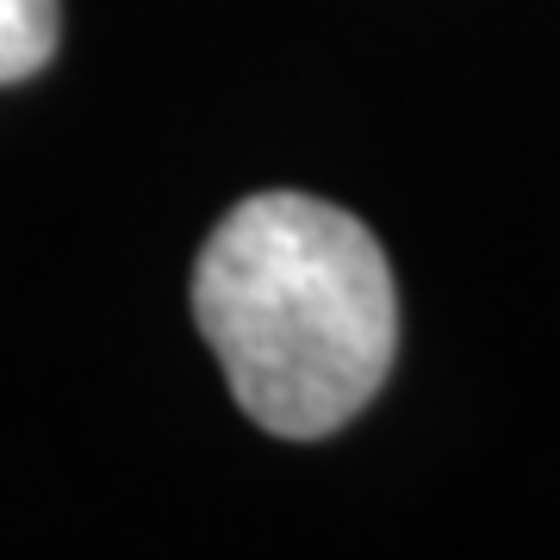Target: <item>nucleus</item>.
Instances as JSON below:
<instances>
[{"instance_id": "f257e3e1", "label": "nucleus", "mask_w": 560, "mask_h": 560, "mask_svg": "<svg viewBox=\"0 0 560 560\" xmlns=\"http://www.w3.org/2000/svg\"><path fill=\"white\" fill-rule=\"evenodd\" d=\"M194 318L231 399L268 436H330L399 355V293L374 231L312 194L231 206L194 268Z\"/></svg>"}, {"instance_id": "f03ea898", "label": "nucleus", "mask_w": 560, "mask_h": 560, "mask_svg": "<svg viewBox=\"0 0 560 560\" xmlns=\"http://www.w3.org/2000/svg\"><path fill=\"white\" fill-rule=\"evenodd\" d=\"M57 50V0H0V88L38 75Z\"/></svg>"}]
</instances>
